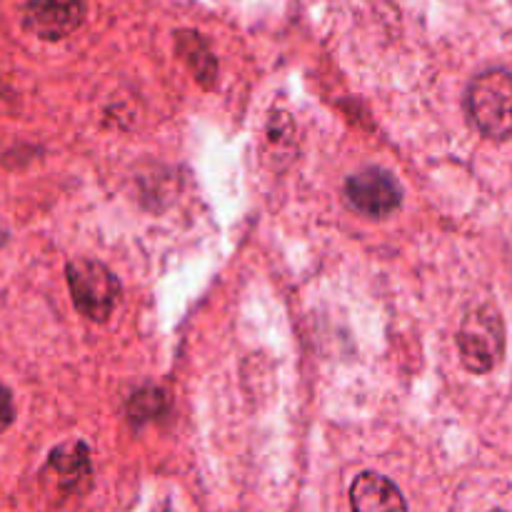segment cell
Returning <instances> with one entry per match:
<instances>
[{
    "mask_svg": "<svg viewBox=\"0 0 512 512\" xmlns=\"http://www.w3.org/2000/svg\"><path fill=\"white\" fill-rule=\"evenodd\" d=\"M50 470H55L60 480H68V483H75V480L85 478L90 473V455L88 448L83 443H63L50 453L48 460Z\"/></svg>",
    "mask_w": 512,
    "mask_h": 512,
    "instance_id": "obj_8",
    "label": "cell"
},
{
    "mask_svg": "<svg viewBox=\"0 0 512 512\" xmlns=\"http://www.w3.org/2000/svg\"><path fill=\"white\" fill-rule=\"evenodd\" d=\"M353 512H408L403 493L385 475L360 473L350 488Z\"/></svg>",
    "mask_w": 512,
    "mask_h": 512,
    "instance_id": "obj_6",
    "label": "cell"
},
{
    "mask_svg": "<svg viewBox=\"0 0 512 512\" xmlns=\"http://www.w3.org/2000/svg\"><path fill=\"white\" fill-rule=\"evenodd\" d=\"M68 288L73 295V305L83 318L105 323L115 310L120 295V283L115 275L98 260L75 258L70 260L68 268Z\"/></svg>",
    "mask_w": 512,
    "mask_h": 512,
    "instance_id": "obj_3",
    "label": "cell"
},
{
    "mask_svg": "<svg viewBox=\"0 0 512 512\" xmlns=\"http://www.w3.org/2000/svg\"><path fill=\"white\" fill-rule=\"evenodd\" d=\"M175 53L180 55V60L188 65L193 78L203 88H213L215 78H218V60L213 58L203 35L195 33V30H178L175 33Z\"/></svg>",
    "mask_w": 512,
    "mask_h": 512,
    "instance_id": "obj_7",
    "label": "cell"
},
{
    "mask_svg": "<svg viewBox=\"0 0 512 512\" xmlns=\"http://www.w3.org/2000/svg\"><path fill=\"white\" fill-rule=\"evenodd\" d=\"M165 410V393L158 388H143L130 398L128 415L133 423H148V420L158 418Z\"/></svg>",
    "mask_w": 512,
    "mask_h": 512,
    "instance_id": "obj_9",
    "label": "cell"
},
{
    "mask_svg": "<svg viewBox=\"0 0 512 512\" xmlns=\"http://www.w3.org/2000/svg\"><path fill=\"white\" fill-rule=\"evenodd\" d=\"M85 0H28L23 25L43 40H63L83 25Z\"/></svg>",
    "mask_w": 512,
    "mask_h": 512,
    "instance_id": "obj_5",
    "label": "cell"
},
{
    "mask_svg": "<svg viewBox=\"0 0 512 512\" xmlns=\"http://www.w3.org/2000/svg\"><path fill=\"white\" fill-rule=\"evenodd\" d=\"M493 512H503V510H493Z\"/></svg>",
    "mask_w": 512,
    "mask_h": 512,
    "instance_id": "obj_11",
    "label": "cell"
},
{
    "mask_svg": "<svg viewBox=\"0 0 512 512\" xmlns=\"http://www.w3.org/2000/svg\"><path fill=\"white\" fill-rule=\"evenodd\" d=\"M13 418H15L13 395H10V390L5 388V385H0V433H5V430L10 428Z\"/></svg>",
    "mask_w": 512,
    "mask_h": 512,
    "instance_id": "obj_10",
    "label": "cell"
},
{
    "mask_svg": "<svg viewBox=\"0 0 512 512\" xmlns=\"http://www.w3.org/2000/svg\"><path fill=\"white\" fill-rule=\"evenodd\" d=\"M458 348L470 373H490L505 353V325L498 310L490 305H478L470 310L460 325Z\"/></svg>",
    "mask_w": 512,
    "mask_h": 512,
    "instance_id": "obj_2",
    "label": "cell"
},
{
    "mask_svg": "<svg viewBox=\"0 0 512 512\" xmlns=\"http://www.w3.org/2000/svg\"><path fill=\"white\" fill-rule=\"evenodd\" d=\"M468 113L475 128L490 140L512 138V73L505 68L475 75L468 88Z\"/></svg>",
    "mask_w": 512,
    "mask_h": 512,
    "instance_id": "obj_1",
    "label": "cell"
},
{
    "mask_svg": "<svg viewBox=\"0 0 512 512\" xmlns=\"http://www.w3.org/2000/svg\"><path fill=\"white\" fill-rule=\"evenodd\" d=\"M350 205L370 218H388L403 203V188L398 178L383 168H365L345 183Z\"/></svg>",
    "mask_w": 512,
    "mask_h": 512,
    "instance_id": "obj_4",
    "label": "cell"
}]
</instances>
